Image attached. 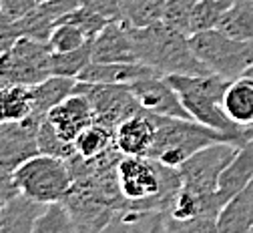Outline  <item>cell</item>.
<instances>
[{
    "instance_id": "1",
    "label": "cell",
    "mask_w": 253,
    "mask_h": 233,
    "mask_svg": "<svg viewBox=\"0 0 253 233\" xmlns=\"http://www.w3.org/2000/svg\"><path fill=\"white\" fill-rule=\"evenodd\" d=\"M117 179L126 207L167 211L183 185L179 167L151 157L123 155L117 165Z\"/></svg>"
},
{
    "instance_id": "2",
    "label": "cell",
    "mask_w": 253,
    "mask_h": 233,
    "mask_svg": "<svg viewBox=\"0 0 253 233\" xmlns=\"http://www.w3.org/2000/svg\"><path fill=\"white\" fill-rule=\"evenodd\" d=\"M139 62L153 66L161 75H211L191 48L189 35L173 28L165 20L149 26H129Z\"/></svg>"
},
{
    "instance_id": "3",
    "label": "cell",
    "mask_w": 253,
    "mask_h": 233,
    "mask_svg": "<svg viewBox=\"0 0 253 233\" xmlns=\"http://www.w3.org/2000/svg\"><path fill=\"white\" fill-rule=\"evenodd\" d=\"M179 93L183 105L191 117L211 129L239 139L245 143L243 127L233 123L223 109V96L231 81L219 75H169L167 77Z\"/></svg>"
},
{
    "instance_id": "4",
    "label": "cell",
    "mask_w": 253,
    "mask_h": 233,
    "mask_svg": "<svg viewBox=\"0 0 253 233\" xmlns=\"http://www.w3.org/2000/svg\"><path fill=\"white\" fill-rule=\"evenodd\" d=\"M155 125H157V135L147 157L171 165V167H179L183 161H187L199 149L219 141L245 145L239 139L227 135V133L211 129L195 119H175V117L155 115Z\"/></svg>"
},
{
    "instance_id": "5",
    "label": "cell",
    "mask_w": 253,
    "mask_h": 233,
    "mask_svg": "<svg viewBox=\"0 0 253 233\" xmlns=\"http://www.w3.org/2000/svg\"><path fill=\"white\" fill-rule=\"evenodd\" d=\"M189 41L193 52L207 69L227 81L243 77L253 64V41L233 39L219 28L195 32Z\"/></svg>"
},
{
    "instance_id": "6",
    "label": "cell",
    "mask_w": 253,
    "mask_h": 233,
    "mask_svg": "<svg viewBox=\"0 0 253 233\" xmlns=\"http://www.w3.org/2000/svg\"><path fill=\"white\" fill-rule=\"evenodd\" d=\"M16 183L22 193L42 203L60 201L73 187V173L65 159L50 155H35L14 171Z\"/></svg>"
},
{
    "instance_id": "7",
    "label": "cell",
    "mask_w": 253,
    "mask_h": 233,
    "mask_svg": "<svg viewBox=\"0 0 253 233\" xmlns=\"http://www.w3.org/2000/svg\"><path fill=\"white\" fill-rule=\"evenodd\" d=\"M52 48L44 41L20 37L8 50L0 52V83L33 87L50 77Z\"/></svg>"
},
{
    "instance_id": "8",
    "label": "cell",
    "mask_w": 253,
    "mask_h": 233,
    "mask_svg": "<svg viewBox=\"0 0 253 233\" xmlns=\"http://www.w3.org/2000/svg\"><path fill=\"white\" fill-rule=\"evenodd\" d=\"M241 145L231 141H219L207 145L193 153L187 161L179 165V173L183 179V187L193 189L197 193H217L219 177L225 167L233 161Z\"/></svg>"
},
{
    "instance_id": "9",
    "label": "cell",
    "mask_w": 253,
    "mask_h": 233,
    "mask_svg": "<svg viewBox=\"0 0 253 233\" xmlns=\"http://www.w3.org/2000/svg\"><path fill=\"white\" fill-rule=\"evenodd\" d=\"M77 93H83L94 111V121L117 129L125 119L141 111V105L133 96L129 85H103V83H84L77 81Z\"/></svg>"
},
{
    "instance_id": "10",
    "label": "cell",
    "mask_w": 253,
    "mask_h": 233,
    "mask_svg": "<svg viewBox=\"0 0 253 233\" xmlns=\"http://www.w3.org/2000/svg\"><path fill=\"white\" fill-rule=\"evenodd\" d=\"M46 115L30 113L22 121L0 123V167L16 171L24 161L39 155V129Z\"/></svg>"
},
{
    "instance_id": "11",
    "label": "cell",
    "mask_w": 253,
    "mask_h": 233,
    "mask_svg": "<svg viewBox=\"0 0 253 233\" xmlns=\"http://www.w3.org/2000/svg\"><path fill=\"white\" fill-rule=\"evenodd\" d=\"M133 96L141 109L161 115V117H175V119H193L191 113L183 105L179 93L171 85V81L165 75H153L147 79H141L133 85H129Z\"/></svg>"
},
{
    "instance_id": "12",
    "label": "cell",
    "mask_w": 253,
    "mask_h": 233,
    "mask_svg": "<svg viewBox=\"0 0 253 233\" xmlns=\"http://www.w3.org/2000/svg\"><path fill=\"white\" fill-rule=\"evenodd\" d=\"M46 121L56 129V133L65 141L75 143L81 133L94 123V111L88 98L83 93L75 91L69 98H65L46 113Z\"/></svg>"
},
{
    "instance_id": "13",
    "label": "cell",
    "mask_w": 253,
    "mask_h": 233,
    "mask_svg": "<svg viewBox=\"0 0 253 233\" xmlns=\"http://www.w3.org/2000/svg\"><path fill=\"white\" fill-rule=\"evenodd\" d=\"M94 62H139L131 28L123 20H111L90 41Z\"/></svg>"
},
{
    "instance_id": "14",
    "label": "cell",
    "mask_w": 253,
    "mask_h": 233,
    "mask_svg": "<svg viewBox=\"0 0 253 233\" xmlns=\"http://www.w3.org/2000/svg\"><path fill=\"white\" fill-rule=\"evenodd\" d=\"M155 115L141 109L115 129V147L121 151V155L147 157L155 143Z\"/></svg>"
},
{
    "instance_id": "15",
    "label": "cell",
    "mask_w": 253,
    "mask_h": 233,
    "mask_svg": "<svg viewBox=\"0 0 253 233\" xmlns=\"http://www.w3.org/2000/svg\"><path fill=\"white\" fill-rule=\"evenodd\" d=\"M161 75L145 62H90L77 81L103 85H133L141 79Z\"/></svg>"
},
{
    "instance_id": "16",
    "label": "cell",
    "mask_w": 253,
    "mask_h": 233,
    "mask_svg": "<svg viewBox=\"0 0 253 233\" xmlns=\"http://www.w3.org/2000/svg\"><path fill=\"white\" fill-rule=\"evenodd\" d=\"M46 203L30 197L26 193L14 195L10 201L2 205V219H0V231L4 233H35L37 221Z\"/></svg>"
},
{
    "instance_id": "17",
    "label": "cell",
    "mask_w": 253,
    "mask_h": 233,
    "mask_svg": "<svg viewBox=\"0 0 253 233\" xmlns=\"http://www.w3.org/2000/svg\"><path fill=\"white\" fill-rule=\"evenodd\" d=\"M253 227V181H249L239 193H235L223 205L217 217V231L235 233L251 231Z\"/></svg>"
},
{
    "instance_id": "18",
    "label": "cell",
    "mask_w": 253,
    "mask_h": 233,
    "mask_svg": "<svg viewBox=\"0 0 253 233\" xmlns=\"http://www.w3.org/2000/svg\"><path fill=\"white\" fill-rule=\"evenodd\" d=\"M249 181H253V141H247L239 147L233 161L225 167L219 177V195L227 203L229 199L239 193Z\"/></svg>"
},
{
    "instance_id": "19",
    "label": "cell",
    "mask_w": 253,
    "mask_h": 233,
    "mask_svg": "<svg viewBox=\"0 0 253 233\" xmlns=\"http://www.w3.org/2000/svg\"><path fill=\"white\" fill-rule=\"evenodd\" d=\"M223 109L233 123L239 127L253 125V79L239 77L229 83L225 96H223Z\"/></svg>"
},
{
    "instance_id": "20",
    "label": "cell",
    "mask_w": 253,
    "mask_h": 233,
    "mask_svg": "<svg viewBox=\"0 0 253 233\" xmlns=\"http://www.w3.org/2000/svg\"><path fill=\"white\" fill-rule=\"evenodd\" d=\"M75 87H77V79L58 77V75H50L44 81L33 85L30 87V94H33V111L41 113V115H46L52 107L62 103L65 98H69L75 93Z\"/></svg>"
},
{
    "instance_id": "21",
    "label": "cell",
    "mask_w": 253,
    "mask_h": 233,
    "mask_svg": "<svg viewBox=\"0 0 253 233\" xmlns=\"http://www.w3.org/2000/svg\"><path fill=\"white\" fill-rule=\"evenodd\" d=\"M33 113V94L26 85L0 87V123L22 121Z\"/></svg>"
},
{
    "instance_id": "22",
    "label": "cell",
    "mask_w": 253,
    "mask_h": 233,
    "mask_svg": "<svg viewBox=\"0 0 253 233\" xmlns=\"http://www.w3.org/2000/svg\"><path fill=\"white\" fill-rule=\"evenodd\" d=\"M115 147V131L94 121L75 139V151L83 159H94Z\"/></svg>"
},
{
    "instance_id": "23",
    "label": "cell",
    "mask_w": 253,
    "mask_h": 233,
    "mask_svg": "<svg viewBox=\"0 0 253 233\" xmlns=\"http://www.w3.org/2000/svg\"><path fill=\"white\" fill-rule=\"evenodd\" d=\"M123 22L141 28L157 20H163L167 0H119Z\"/></svg>"
},
{
    "instance_id": "24",
    "label": "cell",
    "mask_w": 253,
    "mask_h": 233,
    "mask_svg": "<svg viewBox=\"0 0 253 233\" xmlns=\"http://www.w3.org/2000/svg\"><path fill=\"white\" fill-rule=\"evenodd\" d=\"M217 28L233 39L253 41V0H237Z\"/></svg>"
},
{
    "instance_id": "25",
    "label": "cell",
    "mask_w": 253,
    "mask_h": 233,
    "mask_svg": "<svg viewBox=\"0 0 253 233\" xmlns=\"http://www.w3.org/2000/svg\"><path fill=\"white\" fill-rule=\"evenodd\" d=\"M73 231H79V227L75 223L69 205L65 203V199L46 203L35 227V233H73Z\"/></svg>"
},
{
    "instance_id": "26",
    "label": "cell",
    "mask_w": 253,
    "mask_h": 233,
    "mask_svg": "<svg viewBox=\"0 0 253 233\" xmlns=\"http://www.w3.org/2000/svg\"><path fill=\"white\" fill-rule=\"evenodd\" d=\"M90 62H92V47L88 41L81 48H75L69 52H52L50 54V73L58 75V77L79 79L81 73Z\"/></svg>"
},
{
    "instance_id": "27",
    "label": "cell",
    "mask_w": 253,
    "mask_h": 233,
    "mask_svg": "<svg viewBox=\"0 0 253 233\" xmlns=\"http://www.w3.org/2000/svg\"><path fill=\"white\" fill-rule=\"evenodd\" d=\"M237 0H199L193 14H191V35L209 28H217L229 8ZM189 35V37H191Z\"/></svg>"
},
{
    "instance_id": "28",
    "label": "cell",
    "mask_w": 253,
    "mask_h": 233,
    "mask_svg": "<svg viewBox=\"0 0 253 233\" xmlns=\"http://www.w3.org/2000/svg\"><path fill=\"white\" fill-rule=\"evenodd\" d=\"M90 39L83 32V28H79L75 22L69 20H58L56 26L50 32L48 45L52 48V52H69L75 48H81L83 45H86Z\"/></svg>"
},
{
    "instance_id": "29",
    "label": "cell",
    "mask_w": 253,
    "mask_h": 233,
    "mask_svg": "<svg viewBox=\"0 0 253 233\" xmlns=\"http://www.w3.org/2000/svg\"><path fill=\"white\" fill-rule=\"evenodd\" d=\"M37 141H39V151L42 155L58 157V159H65V161H69L73 155H77L75 143H69V141L62 139L58 133H56V129L46 121V117H44L41 129H39Z\"/></svg>"
},
{
    "instance_id": "30",
    "label": "cell",
    "mask_w": 253,
    "mask_h": 233,
    "mask_svg": "<svg viewBox=\"0 0 253 233\" xmlns=\"http://www.w3.org/2000/svg\"><path fill=\"white\" fill-rule=\"evenodd\" d=\"M197 2L199 0H167L163 20L185 35H191V14Z\"/></svg>"
},
{
    "instance_id": "31",
    "label": "cell",
    "mask_w": 253,
    "mask_h": 233,
    "mask_svg": "<svg viewBox=\"0 0 253 233\" xmlns=\"http://www.w3.org/2000/svg\"><path fill=\"white\" fill-rule=\"evenodd\" d=\"M60 20H69V22H75L79 28H83V32L84 35L92 41L94 37L99 35V32L111 22V20H107L105 16H101V14H97V12H92V10H88V8H84V6H79L77 10H73L71 14H67V16H62Z\"/></svg>"
},
{
    "instance_id": "32",
    "label": "cell",
    "mask_w": 253,
    "mask_h": 233,
    "mask_svg": "<svg viewBox=\"0 0 253 233\" xmlns=\"http://www.w3.org/2000/svg\"><path fill=\"white\" fill-rule=\"evenodd\" d=\"M79 6H81V0H46V2H41V4H39V8L54 22V26H56V22H58L62 16L71 14V12L77 10Z\"/></svg>"
},
{
    "instance_id": "33",
    "label": "cell",
    "mask_w": 253,
    "mask_h": 233,
    "mask_svg": "<svg viewBox=\"0 0 253 233\" xmlns=\"http://www.w3.org/2000/svg\"><path fill=\"white\" fill-rule=\"evenodd\" d=\"M39 6V0H0V12L12 22L24 18Z\"/></svg>"
},
{
    "instance_id": "34",
    "label": "cell",
    "mask_w": 253,
    "mask_h": 233,
    "mask_svg": "<svg viewBox=\"0 0 253 233\" xmlns=\"http://www.w3.org/2000/svg\"><path fill=\"white\" fill-rule=\"evenodd\" d=\"M81 6L105 16L107 20H123L119 0H81Z\"/></svg>"
},
{
    "instance_id": "35",
    "label": "cell",
    "mask_w": 253,
    "mask_h": 233,
    "mask_svg": "<svg viewBox=\"0 0 253 233\" xmlns=\"http://www.w3.org/2000/svg\"><path fill=\"white\" fill-rule=\"evenodd\" d=\"M18 193H20V187L16 183L14 171H8V169L0 167V205H4L6 201H10V199L14 195H18Z\"/></svg>"
},
{
    "instance_id": "36",
    "label": "cell",
    "mask_w": 253,
    "mask_h": 233,
    "mask_svg": "<svg viewBox=\"0 0 253 233\" xmlns=\"http://www.w3.org/2000/svg\"><path fill=\"white\" fill-rule=\"evenodd\" d=\"M243 75H245V77H251V79H253V64L249 66V69H247V71H245Z\"/></svg>"
},
{
    "instance_id": "37",
    "label": "cell",
    "mask_w": 253,
    "mask_h": 233,
    "mask_svg": "<svg viewBox=\"0 0 253 233\" xmlns=\"http://www.w3.org/2000/svg\"><path fill=\"white\" fill-rule=\"evenodd\" d=\"M0 219H2V205H0Z\"/></svg>"
},
{
    "instance_id": "38",
    "label": "cell",
    "mask_w": 253,
    "mask_h": 233,
    "mask_svg": "<svg viewBox=\"0 0 253 233\" xmlns=\"http://www.w3.org/2000/svg\"><path fill=\"white\" fill-rule=\"evenodd\" d=\"M41 2H46V0H39V4H41Z\"/></svg>"
},
{
    "instance_id": "39",
    "label": "cell",
    "mask_w": 253,
    "mask_h": 233,
    "mask_svg": "<svg viewBox=\"0 0 253 233\" xmlns=\"http://www.w3.org/2000/svg\"><path fill=\"white\" fill-rule=\"evenodd\" d=\"M2 85H4V83H0V87H2Z\"/></svg>"
},
{
    "instance_id": "40",
    "label": "cell",
    "mask_w": 253,
    "mask_h": 233,
    "mask_svg": "<svg viewBox=\"0 0 253 233\" xmlns=\"http://www.w3.org/2000/svg\"><path fill=\"white\" fill-rule=\"evenodd\" d=\"M251 231H253V227H251Z\"/></svg>"
}]
</instances>
